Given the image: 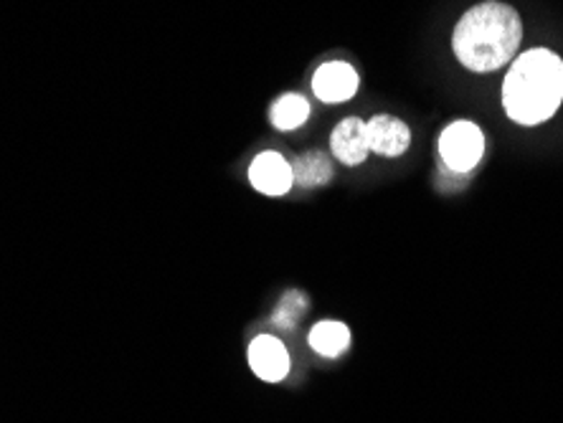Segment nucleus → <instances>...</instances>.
Returning a JSON list of instances; mask_svg holds the SVG:
<instances>
[{"label": "nucleus", "mask_w": 563, "mask_h": 423, "mask_svg": "<svg viewBox=\"0 0 563 423\" xmlns=\"http://www.w3.org/2000/svg\"><path fill=\"white\" fill-rule=\"evenodd\" d=\"M358 71L345 62H328L322 64L312 77V91L320 102L341 104L355 97L358 91Z\"/></svg>", "instance_id": "20e7f679"}, {"label": "nucleus", "mask_w": 563, "mask_h": 423, "mask_svg": "<svg viewBox=\"0 0 563 423\" xmlns=\"http://www.w3.org/2000/svg\"><path fill=\"white\" fill-rule=\"evenodd\" d=\"M485 135L475 122L457 120L446 124L439 135V157L452 172H472L483 160Z\"/></svg>", "instance_id": "7ed1b4c3"}, {"label": "nucleus", "mask_w": 563, "mask_h": 423, "mask_svg": "<svg viewBox=\"0 0 563 423\" xmlns=\"http://www.w3.org/2000/svg\"><path fill=\"white\" fill-rule=\"evenodd\" d=\"M250 365L256 378L267 380V383H279L289 372V355L282 339L272 335H260L250 345Z\"/></svg>", "instance_id": "0eeeda50"}, {"label": "nucleus", "mask_w": 563, "mask_h": 423, "mask_svg": "<svg viewBox=\"0 0 563 423\" xmlns=\"http://www.w3.org/2000/svg\"><path fill=\"white\" fill-rule=\"evenodd\" d=\"M310 118V102L302 94H285L279 97L275 104H272L269 120L279 132H292L297 127H302Z\"/></svg>", "instance_id": "9b49d317"}, {"label": "nucleus", "mask_w": 563, "mask_h": 423, "mask_svg": "<svg viewBox=\"0 0 563 423\" xmlns=\"http://www.w3.org/2000/svg\"><path fill=\"white\" fill-rule=\"evenodd\" d=\"M330 151L345 165H361L371 153L366 122L358 118L343 120L330 135Z\"/></svg>", "instance_id": "6e6552de"}, {"label": "nucleus", "mask_w": 563, "mask_h": 423, "mask_svg": "<svg viewBox=\"0 0 563 423\" xmlns=\"http://www.w3.org/2000/svg\"><path fill=\"white\" fill-rule=\"evenodd\" d=\"M292 178L300 188H320L333 180V163L322 151H308L295 157Z\"/></svg>", "instance_id": "1a4fd4ad"}, {"label": "nucleus", "mask_w": 563, "mask_h": 423, "mask_svg": "<svg viewBox=\"0 0 563 423\" xmlns=\"http://www.w3.org/2000/svg\"><path fill=\"white\" fill-rule=\"evenodd\" d=\"M520 38L523 21L512 5L485 0L472 5L457 21L452 33V52L467 71L490 74L512 62Z\"/></svg>", "instance_id": "f257e3e1"}, {"label": "nucleus", "mask_w": 563, "mask_h": 423, "mask_svg": "<svg viewBox=\"0 0 563 423\" xmlns=\"http://www.w3.org/2000/svg\"><path fill=\"white\" fill-rule=\"evenodd\" d=\"M250 180H252L254 190H260L262 196H272V198L287 196L289 188L295 186L292 163H289L285 155L275 153V151L260 153L254 157V163L250 168Z\"/></svg>", "instance_id": "39448f33"}, {"label": "nucleus", "mask_w": 563, "mask_h": 423, "mask_svg": "<svg viewBox=\"0 0 563 423\" xmlns=\"http://www.w3.org/2000/svg\"><path fill=\"white\" fill-rule=\"evenodd\" d=\"M366 132L371 153L380 157H399L411 145L409 124L399 118H391V114H376V118H371L366 122Z\"/></svg>", "instance_id": "423d86ee"}, {"label": "nucleus", "mask_w": 563, "mask_h": 423, "mask_svg": "<svg viewBox=\"0 0 563 423\" xmlns=\"http://www.w3.org/2000/svg\"><path fill=\"white\" fill-rule=\"evenodd\" d=\"M347 345H351V330H347L343 322L328 320L312 327L310 347L314 353L325 355V358H335V355L347 350Z\"/></svg>", "instance_id": "9d476101"}, {"label": "nucleus", "mask_w": 563, "mask_h": 423, "mask_svg": "<svg viewBox=\"0 0 563 423\" xmlns=\"http://www.w3.org/2000/svg\"><path fill=\"white\" fill-rule=\"evenodd\" d=\"M563 102V62L549 48H531L512 62L503 81V107L512 122L541 124Z\"/></svg>", "instance_id": "f03ea898"}, {"label": "nucleus", "mask_w": 563, "mask_h": 423, "mask_svg": "<svg viewBox=\"0 0 563 423\" xmlns=\"http://www.w3.org/2000/svg\"><path fill=\"white\" fill-rule=\"evenodd\" d=\"M305 310H308V300H305L300 292H287L285 300L277 307L275 322L282 327H292L295 322L302 318Z\"/></svg>", "instance_id": "f8f14e48"}]
</instances>
